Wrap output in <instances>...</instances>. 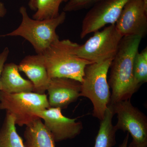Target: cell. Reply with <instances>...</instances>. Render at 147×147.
<instances>
[{
	"label": "cell",
	"mask_w": 147,
	"mask_h": 147,
	"mask_svg": "<svg viewBox=\"0 0 147 147\" xmlns=\"http://www.w3.org/2000/svg\"><path fill=\"white\" fill-rule=\"evenodd\" d=\"M0 147H25L21 137L16 131L15 119L6 113L0 130Z\"/></svg>",
	"instance_id": "obj_17"
},
{
	"label": "cell",
	"mask_w": 147,
	"mask_h": 147,
	"mask_svg": "<svg viewBox=\"0 0 147 147\" xmlns=\"http://www.w3.org/2000/svg\"><path fill=\"white\" fill-rule=\"evenodd\" d=\"M25 147H55V141L40 118L26 126Z\"/></svg>",
	"instance_id": "obj_14"
},
{
	"label": "cell",
	"mask_w": 147,
	"mask_h": 147,
	"mask_svg": "<svg viewBox=\"0 0 147 147\" xmlns=\"http://www.w3.org/2000/svg\"><path fill=\"white\" fill-rule=\"evenodd\" d=\"M128 1L103 0L93 5L82 21L81 38L99 30L105 26L115 24Z\"/></svg>",
	"instance_id": "obj_8"
},
{
	"label": "cell",
	"mask_w": 147,
	"mask_h": 147,
	"mask_svg": "<svg viewBox=\"0 0 147 147\" xmlns=\"http://www.w3.org/2000/svg\"><path fill=\"white\" fill-rule=\"evenodd\" d=\"M114 115L113 106L109 104L105 111L104 117L100 120L94 147H112L115 144L117 130L113 124Z\"/></svg>",
	"instance_id": "obj_15"
},
{
	"label": "cell",
	"mask_w": 147,
	"mask_h": 147,
	"mask_svg": "<svg viewBox=\"0 0 147 147\" xmlns=\"http://www.w3.org/2000/svg\"><path fill=\"white\" fill-rule=\"evenodd\" d=\"M129 133H127V134L126 137H125V139H124L123 142L122 144H121L120 146L119 147H127V144H128L129 137Z\"/></svg>",
	"instance_id": "obj_22"
},
{
	"label": "cell",
	"mask_w": 147,
	"mask_h": 147,
	"mask_svg": "<svg viewBox=\"0 0 147 147\" xmlns=\"http://www.w3.org/2000/svg\"><path fill=\"white\" fill-rule=\"evenodd\" d=\"M142 37L123 36L110 65L108 84L112 89L110 104L129 100L139 88L134 83L133 67L134 59Z\"/></svg>",
	"instance_id": "obj_1"
},
{
	"label": "cell",
	"mask_w": 147,
	"mask_h": 147,
	"mask_svg": "<svg viewBox=\"0 0 147 147\" xmlns=\"http://www.w3.org/2000/svg\"><path fill=\"white\" fill-rule=\"evenodd\" d=\"M102 1L103 0H67L63 11L71 12L90 8Z\"/></svg>",
	"instance_id": "obj_19"
},
{
	"label": "cell",
	"mask_w": 147,
	"mask_h": 147,
	"mask_svg": "<svg viewBox=\"0 0 147 147\" xmlns=\"http://www.w3.org/2000/svg\"><path fill=\"white\" fill-rule=\"evenodd\" d=\"M113 60L88 65L81 83V96L91 100L93 106V115L100 121L110 103L111 93L107 76Z\"/></svg>",
	"instance_id": "obj_4"
},
{
	"label": "cell",
	"mask_w": 147,
	"mask_h": 147,
	"mask_svg": "<svg viewBox=\"0 0 147 147\" xmlns=\"http://www.w3.org/2000/svg\"><path fill=\"white\" fill-rule=\"evenodd\" d=\"M19 71L25 74L33 86V92L44 94L51 78L42 55H28L18 65Z\"/></svg>",
	"instance_id": "obj_12"
},
{
	"label": "cell",
	"mask_w": 147,
	"mask_h": 147,
	"mask_svg": "<svg viewBox=\"0 0 147 147\" xmlns=\"http://www.w3.org/2000/svg\"><path fill=\"white\" fill-rule=\"evenodd\" d=\"M67 0H30L28 6L34 11L32 18L45 20L55 18L59 15L61 5Z\"/></svg>",
	"instance_id": "obj_16"
},
{
	"label": "cell",
	"mask_w": 147,
	"mask_h": 147,
	"mask_svg": "<svg viewBox=\"0 0 147 147\" xmlns=\"http://www.w3.org/2000/svg\"><path fill=\"white\" fill-rule=\"evenodd\" d=\"M123 37L115 24L108 25L102 30L94 32L84 44L78 45L76 55L92 63L113 59Z\"/></svg>",
	"instance_id": "obj_6"
},
{
	"label": "cell",
	"mask_w": 147,
	"mask_h": 147,
	"mask_svg": "<svg viewBox=\"0 0 147 147\" xmlns=\"http://www.w3.org/2000/svg\"><path fill=\"white\" fill-rule=\"evenodd\" d=\"M50 108L47 95L36 93L8 94L0 91V110L12 115L16 125H28L38 117L34 113Z\"/></svg>",
	"instance_id": "obj_5"
},
{
	"label": "cell",
	"mask_w": 147,
	"mask_h": 147,
	"mask_svg": "<svg viewBox=\"0 0 147 147\" xmlns=\"http://www.w3.org/2000/svg\"><path fill=\"white\" fill-rule=\"evenodd\" d=\"M79 45L69 39L59 40L41 54L51 79L68 78L82 83L86 67L92 63L76 55Z\"/></svg>",
	"instance_id": "obj_2"
},
{
	"label": "cell",
	"mask_w": 147,
	"mask_h": 147,
	"mask_svg": "<svg viewBox=\"0 0 147 147\" xmlns=\"http://www.w3.org/2000/svg\"><path fill=\"white\" fill-rule=\"evenodd\" d=\"M112 105L117 118L116 129L127 131L132 137L129 147H147V119L144 114L132 105L130 99Z\"/></svg>",
	"instance_id": "obj_7"
},
{
	"label": "cell",
	"mask_w": 147,
	"mask_h": 147,
	"mask_svg": "<svg viewBox=\"0 0 147 147\" xmlns=\"http://www.w3.org/2000/svg\"><path fill=\"white\" fill-rule=\"evenodd\" d=\"M35 115L44 121V124L55 142L72 139L80 134L83 125L77 118L70 119L63 115L59 108H50L38 110Z\"/></svg>",
	"instance_id": "obj_10"
},
{
	"label": "cell",
	"mask_w": 147,
	"mask_h": 147,
	"mask_svg": "<svg viewBox=\"0 0 147 147\" xmlns=\"http://www.w3.org/2000/svg\"><path fill=\"white\" fill-rule=\"evenodd\" d=\"M47 91L50 108L62 110L81 96V83L68 78H52Z\"/></svg>",
	"instance_id": "obj_11"
},
{
	"label": "cell",
	"mask_w": 147,
	"mask_h": 147,
	"mask_svg": "<svg viewBox=\"0 0 147 147\" xmlns=\"http://www.w3.org/2000/svg\"><path fill=\"white\" fill-rule=\"evenodd\" d=\"M123 37L138 36L142 38L147 32V7L143 0H129L124 5L115 24Z\"/></svg>",
	"instance_id": "obj_9"
},
{
	"label": "cell",
	"mask_w": 147,
	"mask_h": 147,
	"mask_svg": "<svg viewBox=\"0 0 147 147\" xmlns=\"http://www.w3.org/2000/svg\"><path fill=\"white\" fill-rule=\"evenodd\" d=\"M133 74L134 83L138 88L147 82V48L138 52L134 59Z\"/></svg>",
	"instance_id": "obj_18"
},
{
	"label": "cell",
	"mask_w": 147,
	"mask_h": 147,
	"mask_svg": "<svg viewBox=\"0 0 147 147\" xmlns=\"http://www.w3.org/2000/svg\"><path fill=\"white\" fill-rule=\"evenodd\" d=\"M9 53L8 47H6L0 53V79L2 72L3 68L7 60Z\"/></svg>",
	"instance_id": "obj_20"
},
{
	"label": "cell",
	"mask_w": 147,
	"mask_h": 147,
	"mask_svg": "<svg viewBox=\"0 0 147 147\" xmlns=\"http://www.w3.org/2000/svg\"><path fill=\"white\" fill-rule=\"evenodd\" d=\"M19 12L22 16L20 26L11 32L0 35V37H22L31 44L38 55L42 54L50 45L59 40L56 29L65 21L66 12L63 11L56 18L40 20L31 18L24 6L20 7Z\"/></svg>",
	"instance_id": "obj_3"
},
{
	"label": "cell",
	"mask_w": 147,
	"mask_h": 147,
	"mask_svg": "<svg viewBox=\"0 0 147 147\" xmlns=\"http://www.w3.org/2000/svg\"><path fill=\"white\" fill-rule=\"evenodd\" d=\"M7 11L5 6L0 1V18L4 17L6 14Z\"/></svg>",
	"instance_id": "obj_21"
},
{
	"label": "cell",
	"mask_w": 147,
	"mask_h": 147,
	"mask_svg": "<svg viewBox=\"0 0 147 147\" xmlns=\"http://www.w3.org/2000/svg\"><path fill=\"white\" fill-rule=\"evenodd\" d=\"M33 91V84L21 76L18 65L13 63L4 65L0 79V91L16 94L32 92Z\"/></svg>",
	"instance_id": "obj_13"
}]
</instances>
